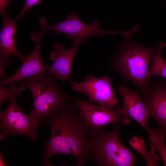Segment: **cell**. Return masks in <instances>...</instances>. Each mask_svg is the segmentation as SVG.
<instances>
[{
	"instance_id": "10",
	"label": "cell",
	"mask_w": 166,
	"mask_h": 166,
	"mask_svg": "<svg viewBox=\"0 0 166 166\" xmlns=\"http://www.w3.org/2000/svg\"><path fill=\"white\" fill-rule=\"evenodd\" d=\"M118 90L124 101L122 106L118 108L120 113L124 117L132 118L137 121L147 132L151 142H156L155 130L149 127L147 107L138 90H130L128 86L124 85L119 86Z\"/></svg>"
},
{
	"instance_id": "1",
	"label": "cell",
	"mask_w": 166,
	"mask_h": 166,
	"mask_svg": "<svg viewBox=\"0 0 166 166\" xmlns=\"http://www.w3.org/2000/svg\"><path fill=\"white\" fill-rule=\"evenodd\" d=\"M45 124L50 126L52 134L44 144L41 156L43 165L53 166L50 158L60 154L74 156L77 160L76 166H83L93 160L88 129L73 97L66 106L52 113L46 120Z\"/></svg>"
},
{
	"instance_id": "13",
	"label": "cell",
	"mask_w": 166,
	"mask_h": 166,
	"mask_svg": "<svg viewBox=\"0 0 166 166\" xmlns=\"http://www.w3.org/2000/svg\"><path fill=\"white\" fill-rule=\"evenodd\" d=\"M3 17L4 24L0 33V60L5 65H12L14 62L9 57L13 55L18 57L23 62L29 55L20 53L17 49L15 42L17 20L16 19L10 20L9 15Z\"/></svg>"
},
{
	"instance_id": "19",
	"label": "cell",
	"mask_w": 166,
	"mask_h": 166,
	"mask_svg": "<svg viewBox=\"0 0 166 166\" xmlns=\"http://www.w3.org/2000/svg\"><path fill=\"white\" fill-rule=\"evenodd\" d=\"M5 65L3 62L0 60V78L1 79H6V77L4 71V66Z\"/></svg>"
},
{
	"instance_id": "6",
	"label": "cell",
	"mask_w": 166,
	"mask_h": 166,
	"mask_svg": "<svg viewBox=\"0 0 166 166\" xmlns=\"http://www.w3.org/2000/svg\"><path fill=\"white\" fill-rule=\"evenodd\" d=\"M100 25V22L95 19L90 24L86 23L79 18L77 13L73 12L63 21L52 25H47L46 31H54L56 36L60 33L65 34L74 45L82 44L94 35L100 36L108 34H121L123 35L126 33V31L102 30L99 27Z\"/></svg>"
},
{
	"instance_id": "16",
	"label": "cell",
	"mask_w": 166,
	"mask_h": 166,
	"mask_svg": "<svg viewBox=\"0 0 166 166\" xmlns=\"http://www.w3.org/2000/svg\"><path fill=\"white\" fill-rule=\"evenodd\" d=\"M157 141L148 143L150 148L157 150L166 166V146L165 144V132L160 128L155 129Z\"/></svg>"
},
{
	"instance_id": "5",
	"label": "cell",
	"mask_w": 166,
	"mask_h": 166,
	"mask_svg": "<svg viewBox=\"0 0 166 166\" xmlns=\"http://www.w3.org/2000/svg\"><path fill=\"white\" fill-rule=\"evenodd\" d=\"M16 98L9 100L6 109L0 111V141L9 136L20 135L35 142L38 137L36 130L39 126L27 113L22 112Z\"/></svg>"
},
{
	"instance_id": "11",
	"label": "cell",
	"mask_w": 166,
	"mask_h": 166,
	"mask_svg": "<svg viewBox=\"0 0 166 166\" xmlns=\"http://www.w3.org/2000/svg\"><path fill=\"white\" fill-rule=\"evenodd\" d=\"M142 93L148 117L153 118L166 133V81L150 80Z\"/></svg>"
},
{
	"instance_id": "17",
	"label": "cell",
	"mask_w": 166,
	"mask_h": 166,
	"mask_svg": "<svg viewBox=\"0 0 166 166\" xmlns=\"http://www.w3.org/2000/svg\"><path fill=\"white\" fill-rule=\"evenodd\" d=\"M42 0H26L23 5L22 10L16 18L18 21L23 17L25 12L32 7L35 6Z\"/></svg>"
},
{
	"instance_id": "4",
	"label": "cell",
	"mask_w": 166,
	"mask_h": 166,
	"mask_svg": "<svg viewBox=\"0 0 166 166\" xmlns=\"http://www.w3.org/2000/svg\"><path fill=\"white\" fill-rule=\"evenodd\" d=\"M113 129L98 132L88 130L92 160L99 166H132L142 158L134 155L121 143L119 137L123 125L115 124Z\"/></svg>"
},
{
	"instance_id": "2",
	"label": "cell",
	"mask_w": 166,
	"mask_h": 166,
	"mask_svg": "<svg viewBox=\"0 0 166 166\" xmlns=\"http://www.w3.org/2000/svg\"><path fill=\"white\" fill-rule=\"evenodd\" d=\"M156 48L143 46L131 38L125 39L110 61L112 70L123 77L124 82L129 81L143 92L148 83L147 76Z\"/></svg>"
},
{
	"instance_id": "20",
	"label": "cell",
	"mask_w": 166,
	"mask_h": 166,
	"mask_svg": "<svg viewBox=\"0 0 166 166\" xmlns=\"http://www.w3.org/2000/svg\"><path fill=\"white\" fill-rule=\"evenodd\" d=\"M7 165V164L4 160L3 157L1 152H0V166H5Z\"/></svg>"
},
{
	"instance_id": "8",
	"label": "cell",
	"mask_w": 166,
	"mask_h": 166,
	"mask_svg": "<svg viewBox=\"0 0 166 166\" xmlns=\"http://www.w3.org/2000/svg\"><path fill=\"white\" fill-rule=\"evenodd\" d=\"M69 83L73 90L87 96L91 102L113 108L118 104L116 92L108 75L98 77L89 74L82 82L71 81Z\"/></svg>"
},
{
	"instance_id": "12",
	"label": "cell",
	"mask_w": 166,
	"mask_h": 166,
	"mask_svg": "<svg viewBox=\"0 0 166 166\" xmlns=\"http://www.w3.org/2000/svg\"><path fill=\"white\" fill-rule=\"evenodd\" d=\"M81 44L74 45L69 49L64 45L57 43L54 45V49L49 57L53 63L48 66L47 70L59 79L63 86L66 81L72 77L71 69L73 60Z\"/></svg>"
},
{
	"instance_id": "15",
	"label": "cell",
	"mask_w": 166,
	"mask_h": 166,
	"mask_svg": "<svg viewBox=\"0 0 166 166\" xmlns=\"http://www.w3.org/2000/svg\"><path fill=\"white\" fill-rule=\"evenodd\" d=\"M26 88L25 80L22 81L17 86L14 84L8 87L1 86L0 87V105L5 101H9L21 94Z\"/></svg>"
},
{
	"instance_id": "9",
	"label": "cell",
	"mask_w": 166,
	"mask_h": 166,
	"mask_svg": "<svg viewBox=\"0 0 166 166\" xmlns=\"http://www.w3.org/2000/svg\"><path fill=\"white\" fill-rule=\"evenodd\" d=\"M47 22V19L45 17H42L40 19L41 30L40 32L38 33L37 32L33 33L30 35L31 39L36 43L34 50L14 74L0 81L1 86H5L14 82L22 81L46 73L48 66L44 65L42 62L40 54V46L42 38L46 32Z\"/></svg>"
},
{
	"instance_id": "3",
	"label": "cell",
	"mask_w": 166,
	"mask_h": 166,
	"mask_svg": "<svg viewBox=\"0 0 166 166\" xmlns=\"http://www.w3.org/2000/svg\"><path fill=\"white\" fill-rule=\"evenodd\" d=\"M57 79L49 72L25 80L33 98L30 116L39 126L44 125L52 113L64 107L73 99L58 85Z\"/></svg>"
},
{
	"instance_id": "14",
	"label": "cell",
	"mask_w": 166,
	"mask_h": 166,
	"mask_svg": "<svg viewBox=\"0 0 166 166\" xmlns=\"http://www.w3.org/2000/svg\"><path fill=\"white\" fill-rule=\"evenodd\" d=\"M166 46V44L163 41H161L156 46L152 59V64L147 76L148 82L153 76H159L166 79V61L162 53L163 49Z\"/></svg>"
},
{
	"instance_id": "18",
	"label": "cell",
	"mask_w": 166,
	"mask_h": 166,
	"mask_svg": "<svg viewBox=\"0 0 166 166\" xmlns=\"http://www.w3.org/2000/svg\"><path fill=\"white\" fill-rule=\"evenodd\" d=\"M9 4V0H0V13L3 16L5 15V10Z\"/></svg>"
},
{
	"instance_id": "7",
	"label": "cell",
	"mask_w": 166,
	"mask_h": 166,
	"mask_svg": "<svg viewBox=\"0 0 166 166\" xmlns=\"http://www.w3.org/2000/svg\"><path fill=\"white\" fill-rule=\"evenodd\" d=\"M74 98L78 105L80 115L88 130L98 132L105 130L110 124L124 125L131 122V118L123 116L118 108L97 105L82 98Z\"/></svg>"
}]
</instances>
